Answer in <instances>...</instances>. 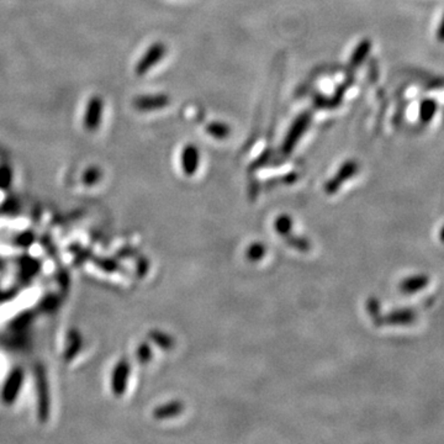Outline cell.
<instances>
[{
	"label": "cell",
	"instance_id": "1",
	"mask_svg": "<svg viewBox=\"0 0 444 444\" xmlns=\"http://www.w3.org/2000/svg\"><path fill=\"white\" fill-rule=\"evenodd\" d=\"M311 120H312L311 113H303L295 119L294 122L290 126L288 134L285 136L283 146H281V151L284 155H290L294 151L295 146L299 144V141L303 139L305 132L311 125Z\"/></svg>",
	"mask_w": 444,
	"mask_h": 444
},
{
	"label": "cell",
	"instance_id": "2",
	"mask_svg": "<svg viewBox=\"0 0 444 444\" xmlns=\"http://www.w3.org/2000/svg\"><path fill=\"white\" fill-rule=\"evenodd\" d=\"M167 55V46L165 42H155L145 51V53L141 56L135 65V75L139 77L147 75L153 67L162 62Z\"/></svg>",
	"mask_w": 444,
	"mask_h": 444
},
{
	"label": "cell",
	"instance_id": "3",
	"mask_svg": "<svg viewBox=\"0 0 444 444\" xmlns=\"http://www.w3.org/2000/svg\"><path fill=\"white\" fill-rule=\"evenodd\" d=\"M104 115V99L100 95L90 96L85 105L84 119L83 125L88 132H95L99 130L101 121Z\"/></svg>",
	"mask_w": 444,
	"mask_h": 444
},
{
	"label": "cell",
	"instance_id": "4",
	"mask_svg": "<svg viewBox=\"0 0 444 444\" xmlns=\"http://www.w3.org/2000/svg\"><path fill=\"white\" fill-rule=\"evenodd\" d=\"M170 104V98L165 93L139 95L132 101V106L140 113H153L165 109Z\"/></svg>",
	"mask_w": 444,
	"mask_h": 444
},
{
	"label": "cell",
	"instance_id": "5",
	"mask_svg": "<svg viewBox=\"0 0 444 444\" xmlns=\"http://www.w3.org/2000/svg\"><path fill=\"white\" fill-rule=\"evenodd\" d=\"M24 378H25V374L23 369H14L11 372L1 389V398L4 402L11 404L15 401L24 385Z\"/></svg>",
	"mask_w": 444,
	"mask_h": 444
},
{
	"label": "cell",
	"instance_id": "6",
	"mask_svg": "<svg viewBox=\"0 0 444 444\" xmlns=\"http://www.w3.org/2000/svg\"><path fill=\"white\" fill-rule=\"evenodd\" d=\"M182 167L185 175H193L198 170L200 163V151L196 146L193 144L185 146L182 151Z\"/></svg>",
	"mask_w": 444,
	"mask_h": 444
},
{
	"label": "cell",
	"instance_id": "7",
	"mask_svg": "<svg viewBox=\"0 0 444 444\" xmlns=\"http://www.w3.org/2000/svg\"><path fill=\"white\" fill-rule=\"evenodd\" d=\"M358 172V163L355 160H347L345 165L341 167L338 173L334 177V179L329 180L327 185H326V190L329 193H334L336 190L338 189L345 180L350 179V177H353Z\"/></svg>",
	"mask_w": 444,
	"mask_h": 444
},
{
	"label": "cell",
	"instance_id": "8",
	"mask_svg": "<svg viewBox=\"0 0 444 444\" xmlns=\"http://www.w3.org/2000/svg\"><path fill=\"white\" fill-rule=\"evenodd\" d=\"M127 375H129V367L125 362L118 363L114 373H113V378H111V388L118 396L122 394L125 390Z\"/></svg>",
	"mask_w": 444,
	"mask_h": 444
},
{
	"label": "cell",
	"instance_id": "9",
	"mask_svg": "<svg viewBox=\"0 0 444 444\" xmlns=\"http://www.w3.org/2000/svg\"><path fill=\"white\" fill-rule=\"evenodd\" d=\"M370 51H372V41L369 39H364V40L360 41V44L355 47V51H353V53L350 56V67L352 68L360 67L367 60V57L369 56Z\"/></svg>",
	"mask_w": 444,
	"mask_h": 444
},
{
	"label": "cell",
	"instance_id": "10",
	"mask_svg": "<svg viewBox=\"0 0 444 444\" xmlns=\"http://www.w3.org/2000/svg\"><path fill=\"white\" fill-rule=\"evenodd\" d=\"M437 103L433 99H424L419 104V121L424 124H429L433 120L434 115L437 113Z\"/></svg>",
	"mask_w": 444,
	"mask_h": 444
},
{
	"label": "cell",
	"instance_id": "11",
	"mask_svg": "<svg viewBox=\"0 0 444 444\" xmlns=\"http://www.w3.org/2000/svg\"><path fill=\"white\" fill-rule=\"evenodd\" d=\"M206 132L215 140H226L231 135V127L222 121H214L206 126Z\"/></svg>",
	"mask_w": 444,
	"mask_h": 444
},
{
	"label": "cell",
	"instance_id": "12",
	"mask_svg": "<svg viewBox=\"0 0 444 444\" xmlns=\"http://www.w3.org/2000/svg\"><path fill=\"white\" fill-rule=\"evenodd\" d=\"M100 178H101V170H100L99 167H89L88 170H85L84 175H83V182L87 185H93L95 183H98Z\"/></svg>",
	"mask_w": 444,
	"mask_h": 444
},
{
	"label": "cell",
	"instance_id": "13",
	"mask_svg": "<svg viewBox=\"0 0 444 444\" xmlns=\"http://www.w3.org/2000/svg\"><path fill=\"white\" fill-rule=\"evenodd\" d=\"M427 283L426 278H414V279L406 280L402 283V290L407 291V293H412V291H417V290L424 288V285Z\"/></svg>",
	"mask_w": 444,
	"mask_h": 444
},
{
	"label": "cell",
	"instance_id": "14",
	"mask_svg": "<svg viewBox=\"0 0 444 444\" xmlns=\"http://www.w3.org/2000/svg\"><path fill=\"white\" fill-rule=\"evenodd\" d=\"M11 170L8 167H0V188H6L11 184Z\"/></svg>",
	"mask_w": 444,
	"mask_h": 444
},
{
	"label": "cell",
	"instance_id": "15",
	"mask_svg": "<svg viewBox=\"0 0 444 444\" xmlns=\"http://www.w3.org/2000/svg\"><path fill=\"white\" fill-rule=\"evenodd\" d=\"M436 36H437V40H438L439 42L444 44V14L440 21H439V25L438 27H437V34H436Z\"/></svg>",
	"mask_w": 444,
	"mask_h": 444
},
{
	"label": "cell",
	"instance_id": "16",
	"mask_svg": "<svg viewBox=\"0 0 444 444\" xmlns=\"http://www.w3.org/2000/svg\"><path fill=\"white\" fill-rule=\"evenodd\" d=\"M440 240L444 241V227L442 229V232H440Z\"/></svg>",
	"mask_w": 444,
	"mask_h": 444
}]
</instances>
